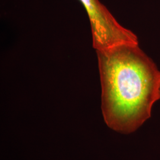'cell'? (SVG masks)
<instances>
[{
	"label": "cell",
	"instance_id": "6da1fadb",
	"mask_svg": "<svg viewBox=\"0 0 160 160\" xmlns=\"http://www.w3.org/2000/svg\"><path fill=\"white\" fill-rule=\"evenodd\" d=\"M96 52L104 122L114 131L133 133L151 118L160 99V71L139 44Z\"/></svg>",
	"mask_w": 160,
	"mask_h": 160
},
{
	"label": "cell",
	"instance_id": "3957f363",
	"mask_svg": "<svg viewBox=\"0 0 160 160\" xmlns=\"http://www.w3.org/2000/svg\"></svg>",
	"mask_w": 160,
	"mask_h": 160
},
{
	"label": "cell",
	"instance_id": "7a4b0ae2",
	"mask_svg": "<svg viewBox=\"0 0 160 160\" xmlns=\"http://www.w3.org/2000/svg\"><path fill=\"white\" fill-rule=\"evenodd\" d=\"M89 18L96 51L125 43L139 44L137 35L120 25L99 0H79Z\"/></svg>",
	"mask_w": 160,
	"mask_h": 160
}]
</instances>
